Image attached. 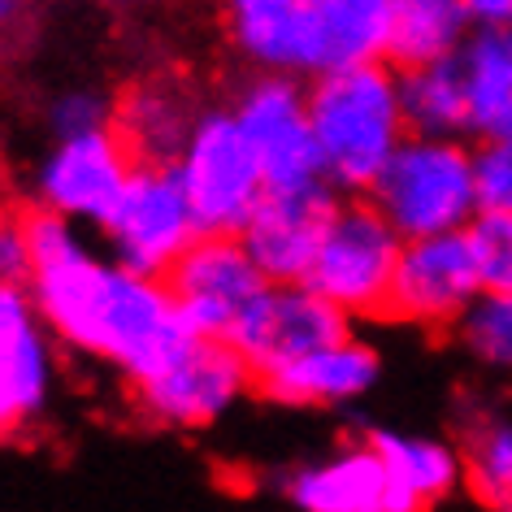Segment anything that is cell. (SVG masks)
I'll use <instances>...</instances> for the list:
<instances>
[{
	"label": "cell",
	"mask_w": 512,
	"mask_h": 512,
	"mask_svg": "<svg viewBox=\"0 0 512 512\" xmlns=\"http://www.w3.org/2000/svg\"><path fill=\"white\" fill-rule=\"evenodd\" d=\"M31 278L27 296L57 343L83 361L109 365L122 382H139L196 335L165 278L100 256L87 226L61 213H27Z\"/></svg>",
	"instance_id": "cell-1"
},
{
	"label": "cell",
	"mask_w": 512,
	"mask_h": 512,
	"mask_svg": "<svg viewBox=\"0 0 512 512\" xmlns=\"http://www.w3.org/2000/svg\"><path fill=\"white\" fill-rule=\"evenodd\" d=\"M309 118L326 157V178L343 196H365L408 135L400 105V70L361 61L309 79Z\"/></svg>",
	"instance_id": "cell-2"
},
{
	"label": "cell",
	"mask_w": 512,
	"mask_h": 512,
	"mask_svg": "<svg viewBox=\"0 0 512 512\" xmlns=\"http://www.w3.org/2000/svg\"><path fill=\"white\" fill-rule=\"evenodd\" d=\"M235 53L252 70H278L296 79L387 61L391 0H300L296 9L226 27Z\"/></svg>",
	"instance_id": "cell-3"
},
{
	"label": "cell",
	"mask_w": 512,
	"mask_h": 512,
	"mask_svg": "<svg viewBox=\"0 0 512 512\" xmlns=\"http://www.w3.org/2000/svg\"><path fill=\"white\" fill-rule=\"evenodd\" d=\"M365 196L404 239L465 230L482 209L473 152L460 144V135L408 131Z\"/></svg>",
	"instance_id": "cell-4"
},
{
	"label": "cell",
	"mask_w": 512,
	"mask_h": 512,
	"mask_svg": "<svg viewBox=\"0 0 512 512\" xmlns=\"http://www.w3.org/2000/svg\"><path fill=\"white\" fill-rule=\"evenodd\" d=\"M139 421L157 430H213L256 391V374L226 335H191L174 356L126 382Z\"/></svg>",
	"instance_id": "cell-5"
},
{
	"label": "cell",
	"mask_w": 512,
	"mask_h": 512,
	"mask_svg": "<svg viewBox=\"0 0 512 512\" xmlns=\"http://www.w3.org/2000/svg\"><path fill=\"white\" fill-rule=\"evenodd\" d=\"M404 252V235L387 222L369 196H339L317 243V256L304 283L339 304L352 322H378L387 317L391 278Z\"/></svg>",
	"instance_id": "cell-6"
},
{
	"label": "cell",
	"mask_w": 512,
	"mask_h": 512,
	"mask_svg": "<svg viewBox=\"0 0 512 512\" xmlns=\"http://www.w3.org/2000/svg\"><path fill=\"white\" fill-rule=\"evenodd\" d=\"M174 170L183 178L204 235H239L261 196L270 191L252 139L230 105H204Z\"/></svg>",
	"instance_id": "cell-7"
},
{
	"label": "cell",
	"mask_w": 512,
	"mask_h": 512,
	"mask_svg": "<svg viewBox=\"0 0 512 512\" xmlns=\"http://www.w3.org/2000/svg\"><path fill=\"white\" fill-rule=\"evenodd\" d=\"M230 109H235L239 126L252 139L270 191H300L330 183L322 144H317L309 118V83L304 79L278 70H252L239 83Z\"/></svg>",
	"instance_id": "cell-8"
},
{
	"label": "cell",
	"mask_w": 512,
	"mask_h": 512,
	"mask_svg": "<svg viewBox=\"0 0 512 512\" xmlns=\"http://www.w3.org/2000/svg\"><path fill=\"white\" fill-rule=\"evenodd\" d=\"M105 239V252L113 261L131 265L139 274L165 278V270L196 243L204 230L196 222V209L187 200V187L174 165L135 161L118 204L96 230Z\"/></svg>",
	"instance_id": "cell-9"
},
{
	"label": "cell",
	"mask_w": 512,
	"mask_h": 512,
	"mask_svg": "<svg viewBox=\"0 0 512 512\" xmlns=\"http://www.w3.org/2000/svg\"><path fill=\"white\" fill-rule=\"evenodd\" d=\"M482 291V270L473 256L469 230L404 239L400 265L391 278L387 322H404L430 335H452L456 317Z\"/></svg>",
	"instance_id": "cell-10"
},
{
	"label": "cell",
	"mask_w": 512,
	"mask_h": 512,
	"mask_svg": "<svg viewBox=\"0 0 512 512\" xmlns=\"http://www.w3.org/2000/svg\"><path fill=\"white\" fill-rule=\"evenodd\" d=\"M131 170L135 157L113 126L87 135H61L35 165V209L61 213L87 230H100L113 213V204H118Z\"/></svg>",
	"instance_id": "cell-11"
},
{
	"label": "cell",
	"mask_w": 512,
	"mask_h": 512,
	"mask_svg": "<svg viewBox=\"0 0 512 512\" xmlns=\"http://www.w3.org/2000/svg\"><path fill=\"white\" fill-rule=\"evenodd\" d=\"M352 326V317L309 283H265L248 309L239 313V322L230 326L226 339L235 343L243 361L252 365V374L261 378L270 369L300 361L304 352L352 335Z\"/></svg>",
	"instance_id": "cell-12"
},
{
	"label": "cell",
	"mask_w": 512,
	"mask_h": 512,
	"mask_svg": "<svg viewBox=\"0 0 512 512\" xmlns=\"http://www.w3.org/2000/svg\"><path fill=\"white\" fill-rule=\"evenodd\" d=\"M27 287L0 296V439H27L57 400L61 356Z\"/></svg>",
	"instance_id": "cell-13"
},
{
	"label": "cell",
	"mask_w": 512,
	"mask_h": 512,
	"mask_svg": "<svg viewBox=\"0 0 512 512\" xmlns=\"http://www.w3.org/2000/svg\"><path fill=\"white\" fill-rule=\"evenodd\" d=\"M265 283L270 278L239 235H200L165 270V287L196 335H230V326Z\"/></svg>",
	"instance_id": "cell-14"
},
{
	"label": "cell",
	"mask_w": 512,
	"mask_h": 512,
	"mask_svg": "<svg viewBox=\"0 0 512 512\" xmlns=\"http://www.w3.org/2000/svg\"><path fill=\"white\" fill-rule=\"evenodd\" d=\"M339 196L343 191H335L330 183L300 191H265L261 196V204L243 222L239 239L248 243L252 261L261 265L270 283H304Z\"/></svg>",
	"instance_id": "cell-15"
},
{
	"label": "cell",
	"mask_w": 512,
	"mask_h": 512,
	"mask_svg": "<svg viewBox=\"0 0 512 512\" xmlns=\"http://www.w3.org/2000/svg\"><path fill=\"white\" fill-rule=\"evenodd\" d=\"M382 378V356L374 343L343 335L326 348L304 352L300 361L256 378V395L283 408H348L365 400Z\"/></svg>",
	"instance_id": "cell-16"
},
{
	"label": "cell",
	"mask_w": 512,
	"mask_h": 512,
	"mask_svg": "<svg viewBox=\"0 0 512 512\" xmlns=\"http://www.w3.org/2000/svg\"><path fill=\"white\" fill-rule=\"evenodd\" d=\"M278 495L304 512H391V478L374 443L348 439L322 460H304L278 478Z\"/></svg>",
	"instance_id": "cell-17"
},
{
	"label": "cell",
	"mask_w": 512,
	"mask_h": 512,
	"mask_svg": "<svg viewBox=\"0 0 512 512\" xmlns=\"http://www.w3.org/2000/svg\"><path fill=\"white\" fill-rule=\"evenodd\" d=\"M204 113V100L196 96L183 74H144L118 96L113 131L131 148L135 161L174 165L178 152L187 148Z\"/></svg>",
	"instance_id": "cell-18"
},
{
	"label": "cell",
	"mask_w": 512,
	"mask_h": 512,
	"mask_svg": "<svg viewBox=\"0 0 512 512\" xmlns=\"http://www.w3.org/2000/svg\"><path fill=\"white\" fill-rule=\"evenodd\" d=\"M387 465L391 512H421L447 504L465 486V456L456 443L404 430H361Z\"/></svg>",
	"instance_id": "cell-19"
},
{
	"label": "cell",
	"mask_w": 512,
	"mask_h": 512,
	"mask_svg": "<svg viewBox=\"0 0 512 512\" xmlns=\"http://www.w3.org/2000/svg\"><path fill=\"white\" fill-rule=\"evenodd\" d=\"M469 92V131L478 139L512 135V27H478L460 44Z\"/></svg>",
	"instance_id": "cell-20"
},
{
	"label": "cell",
	"mask_w": 512,
	"mask_h": 512,
	"mask_svg": "<svg viewBox=\"0 0 512 512\" xmlns=\"http://www.w3.org/2000/svg\"><path fill=\"white\" fill-rule=\"evenodd\" d=\"M473 14L465 0H391V48L395 70L456 57L469 40Z\"/></svg>",
	"instance_id": "cell-21"
},
{
	"label": "cell",
	"mask_w": 512,
	"mask_h": 512,
	"mask_svg": "<svg viewBox=\"0 0 512 512\" xmlns=\"http://www.w3.org/2000/svg\"><path fill=\"white\" fill-rule=\"evenodd\" d=\"M404 122L417 135H469V92L460 53L400 70Z\"/></svg>",
	"instance_id": "cell-22"
},
{
	"label": "cell",
	"mask_w": 512,
	"mask_h": 512,
	"mask_svg": "<svg viewBox=\"0 0 512 512\" xmlns=\"http://www.w3.org/2000/svg\"><path fill=\"white\" fill-rule=\"evenodd\" d=\"M465 486L482 508H512V421L478 413L460 430Z\"/></svg>",
	"instance_id": "cell-23"
},
{
	"label": "cell",
	"mask_w": 512,
	"mask_h": 512,
	"mask_svg": "<svg viewBox=\"0 0 512 512\" xmlns=\"http://www.w3.org/2000/svg\"><path fill=\"white\" fill-rule=\"evenodd\" d=\"M452 339L469 352V361L495 374H512V291L482 287L473 304L456 317Z\"/></svg>",
	"instance_id": "cell-24"
},
{
	"label": "cell",
	"mask_w": 512,
	"mask_h": 512,
	"mask_svg": "<svg viewBox=\"0 0 512 512\" xmlns=\"http://www.w3.org/2000/svg\"><path fill=\"white\" fill-rule=\"evenodd\" d=\"M473 256H478L482 287L512 291V213L504 209H478V217L465 226Z\"/></svg>",
	"instance_id": "cell-25"
},
{
	"label": "cell",
	"mask_w": 512,
	"mask_h": 512,
	"mask_svg": "<svg viewBox=\"0 0 512 512\" xmlns=\"http://www.w3.org/2000/svg\"><path fill=\"white\" fill-rule=\"evenodd\" d=\"M113 113H118V100L109 92H96V87H66L61 96L48 100V135H87V131H105L113 126Z\"/></svg>",
	"instance_id": "cell-26"
},
{
	"label": "cell",
	"mask_w": 512,
	"mask_h": 512,
	"mask_svg": "<svg viewBox=\"0 0 512 512\" xmlns=\"http://www.w3.org/2000/svg\"><path fill=\"white\" fill-rule=\"evenodd\" d=\"M473 174H478L482 209L512 213V135L482 139V144L473 148Z\"/></svg>",
	"instance_id": "cell-27"
},
{
	"label": "cell",
	"mask_w": 512,
	"mask_h": 512,
	"mask_svg": "<svg viewBox=\"0 0 512 512\" xmlns=\"http://www.w3.org/2000/svg\"><path fill=\"white\" fill-rule=\"evenodd\" d=\"M31 278V243H27V213L0 204V296L27 287Z\"/></svg>",
	"instance_id": "cell-28"
},
{
	"label": "cell",
	"mask_w": 512,
	"mask_h": 512,
	"mask_svg": "<svg viewBox=\"0 0 512 512\" xmlns=\"http://www.w3.org/2000/svg\"><path fill=\"white\" fill-rule=\"evenodd\" d=\"M296 5H300V0H222L226 27H230V22H256V18L287 14V9H296Z\"/></svg>",
	"instance_id": "cell-29"
},
{
	"label": "cell",
	"mask_w": 512,
	"mask_h": 512,
	"mask_svg": "<svg viewBox=\"0 0 512 512\" xmlns=\"http://www.w3.org/2000/svg\"><path fill=\"white\" fill-rule=\"evenodd\" d=\"M473 27H512V0H465Z\"/></svg>",
	"instance_id": "cell-30"
},
{
	"label": "cell",
	"mask_w": 512,
	"mask_h": 512,
	"mask_svg": "<svg viewBox=\"0 0 512 512\" xmlns=\"http://www.w3.org/2000/svg\"><path fill=\"white\" fill-rule=\"evenodd\" d=\"M31 18V0H0V40H9L22 31V22Z\"/></svg>",
	"instance_id": "cell-31"
},
{
	"label": "cell",
	"mask_w": 512,
	"mask_h": 512,
	"mask_svg": "<svg viewBox=\"0 0 512 512\" xmlns=\"http://www.w3.org/2000/svg\"><path fill=\"white\" fill-rule=\"evenodd\" d=\"M87 5H165V0H87Z\"/></svg>",
	"instance_id": "cell-32"
}]
</instances>
